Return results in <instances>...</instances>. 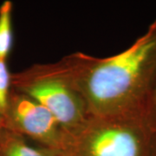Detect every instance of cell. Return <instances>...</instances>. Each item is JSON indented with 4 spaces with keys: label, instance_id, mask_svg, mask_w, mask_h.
Here are the masks:
<instances>
[{
    "label": "cell",
    "instance_id": "6da1fadb",
    "mask_svg": "<svg viewBox=\"0 0 156 156\" xmlns=\"http://www.w3.org/2000/svg\"><path fill=\"white\" fill-rule=\"evenodd\" d=\"M58 63L89 115L144 119L156 76V19L133 44L117 55L95 57L76 52Z\"/></svg>",
    "mask_w": 156,
    "mask_h": 156
},
{
    "label": "cell",
    "instance_id": "7a4b0ae2",
    "mask_svg": "<svg viewBox=\"0 0 156 156\" xmlns=\"http://www.w3.org/2000/svg\"><path fill=\"white\" fill-rule=\"evenodd\" d=\"M152 132L144 119L89 115L62 129L58 156H150Z\"/></svg>",
    "mask_w": 156,
    "mask_h": 156
},
{
    "label": "cell",
    "instance_id": "3957f363",
    "mask_svg": "<svg viewBox=\"0 0 156 156\" xmlns=\"http://www.w3.org/2000/svg\"><path fill=\"white\" fill-rule=\"evenodd\" d=\"M11 89L28 95L56 117L62 129H70L89 116L81 95L72 87L58 62L37 63L11 73Z\"/></svg>",
    "mask_w": 156,
    "mask_h": 156
},
{
    "label": "cell",
    "instance_id": "277c9868",
    "mask_svg": "<svg viewBox=\"0 0 156 156\" xmlns=\"http://www.w3.org/2000/svg\"><path fill=\"white\" fill-rule=\"evenodd\" d=\"M5 128L28 137L44 147L57 150L62 128L50 110L28 95L11 89L3 116Z\"/></svg>",
    "mask_w": 156,
    "mask_h": 156
},
{
    "label": "cell",
    "instance_id": "5b68a950",
    "mask_svg": "<svg viewBox=\"0 0 156 156\" xmlns=\"http://www.w3.org/2000/svg\"><path fill=\"white\" fill-rule=\"evenodd\" d=\"M0 156H58L56 150L40 147H33L24 137L4 129L0 134Z\"/></svg>",
    "mask_w": 156,
    "mask_h": 156
},
{
    "label": "cell",
    "instance_id": "8992f818",
    "mask_svg": "<svg viewBox=\"0 0 156 156\" xmlns=\"http://www.w3.org/2000/svg\"><path fill=\"white\" fill-rule=\"evenodd\" d=\"M11 1H5L0 5V60L6 61L13 46Z\"/></svg>",
    "mask_w": 156,
    "mask_h": 156
},
{
    "label": "cell",
    "instance_id": "52a82bcc",
    "mask_svg": "<svg viewBox=\"0 0 156 156\" xmlns=\"http://www.w3.org/2000/svg\"><path fill=\"white\" fill-rule=\"evenodd\" d=\"M11 91V73L6 61L0 60V116H4Z\"/></svg>",
    "mask_w": 156,
    "mask_h": 156
},
{
    "label": "cell",
    "instance_id": "ba28073f",
    "mask_svg": "<svg viewBox=\"0 0 156 156\" xmlns=\"http://www.w3.org/2000/svg\"><path fill=\"white\" fill-rule=\"evenodd\" d=\"M144 121L152 133L156 132V76L146 103Z\"/></svg>",
    "mask_w": 156,
    "mask_h": 156
},
{
    "label": "cell",
    "instance_id": "9c48e42d",
    "mask_svg": "<svg viewBox=\"0 0 156 156\" xmlns=\"http://www.w3.org/2000/svg\"><path fill=\"white\" fill-rule=\"evenodd\" d=\"M150 156H156V132L152 133L151 136Z\"/></svg>",
    "mask_w": 156,
    "mask_h": 156
},
{
    "label": "cell",
    "instance_id": "30bf717a",
    "mask_svg": "<svg viewBox=\"0 0 156 156\" xmlns=\"http://www.w3.org/2000/svg\"><path fill=\"white\" fill-rule=\"evenodd\" d=\"M5 129V124H4V119L3 117L0 116V134Z\"/></svg>",
    "mask_w": 156,
    "mask_h": 156
}]
</instances>
